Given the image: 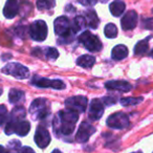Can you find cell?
<instances>
[{
	"label": "cell",
	"mask_w": 153,
	"mask_h": 153,
	"mask_svg": "<svg viewBox=\"0 0 153 153\" xmlns=\"http://www.w3.org/2000/svg\"><path fill=\"white\" fill-rule=\"evenodd\" d=\"M79 119V113L70 109L61 110L53 119V129L56 133L70 135L74 132Z\"/></svg>",
	"instance_id": "1"
},
{
	"label": "cell",
	"mask_w": 153,
	"mask_h": 153,
	"mask_svg": "<svg viewBox=\"0 0 153 153\" xmlns=\"http://www.w3.org/2000/svg\"><path fill=\"white\" fill-rule=\"evenodd\" d=\"M30 113L34 120L45 119L49 114V104L46 99L39 98L33 101L30 106Z\"/></svg>",
	"instance_id": "2"
},
{
	"label": "cell",
	"mask_w": 153,
	"mask_h": 153,
	"mask_svg": "<svg viewBox=\"0 0 153 153\" xmlns=\"http://www.w3.org/2000/svg\"><path fill=\"white\" fill-rule=\"evenodd\" d=\"M53 30L57 36L63 37V38H68L72 36V23L67 17L61 16L58 17L53 22Z\"/></svg>",
	"instance_id": "3"
},
{
	"label": "cell",
	"mask_w": 153,
	"mask_h": 153,
	"mask_svg": "<svg viewBox=\"0 0 153 153\" xmlns=\"http://www.w3.org/2000/svg\"><path fill=\"white\" fill-rule=\"evenodd\" d=\"M79 41L89 51H100L102 49V43H101L100 39L88 30H85L80 35Z\"/></svg>",
	"instance_id": "4"
},
{
	"label": "cell",
	"mask_w": 153,
	"mask_h": 153,
	"mask_svg": "<svg viewBox=\"0 0 153 153\" xmlns=\"http://www.w3.org/2000/svg\"><path fill=\"white\" fill-rule=\"evenodd\" d=\"M47 33H48L47 24L43 20H37L30 24V35L33 40L38 41V42L44 41L47 37Z\"/></svg>",
	"instance_id": "5"
},
{
	"label": "cell",
	"mask_w": 153,
	"mask_h": 153,
	"mask_svg": "<svg viewBox=\"0 0 153 153\" xmlns=\"http://www.w3.org/2000/svg\"><path fill=\"white\" fill-rule=\"evenodd\" d=\"M2 72L5 74L13 76L16 79H26L30 74L27 67L20 63H9L2 68Z\"/></svg>",
	"instance_id": "6"
},
{
	"label": "cell",
	"mask_w": 153,
	"mask_h": 153,
	"mask_svg": "<svg viewBox=\"0 0 153 153\" xmlns=\"http://www.w3.org/2000/svg\"><path fill=\"white\" fill-rule=\"evenodd\" d=\"M26 115V111L25 109L22 106L20 107H16L13 109L11 115H10V121L7 124V127L4 129V132L7 135H11L14 133V130H15V126L17 125L19 122L23 121V119Z\"/></svg>",
	"instance_id": "7"
},
{
	"label": "cell",
	"mask_w": 153,
	"mask_h": 153,
	"mask_svg": "<svg viewBox=\"0 0 153 153\" xmlns=\"http://www.w3.org/2000/svg\"><path fill=\"white\" fill-rule=\"evenodd\" d=\"M33 85L37 86V87L41 88H53V89H64L66 87L65 83L61 80H49L45 79V78H40V76H34L30 81Z\"/></svg>",
	"instance_id": "8"
},
{
	"label": "cell",
	"mask_w": 153,
	"mask_h": 153,
	"mask_svg": "<svg viewBox=\"0 0 153 153\" xmlns=\"http://www.w3.org/2000/svg\"><path fill=\"white\" fill-rule=\"evenodd\" d=\"M106 124L108 127L113 129H124L129 126V117L123 112H115L109 115Z\"/></svg>",
	"instance_id": "9"
},
{
	"label": "cell",
	"mask_w": 153,
	"mask_h": 153,
	"mask_svg": "<svg viewBox=\"0 0 153 153\" xmlns=\"http://www.w3.org/2000/svg\"><path fill=\"white\" fill-rule=\"evenodd\" d=\"M65 105L68 109L76 112H84L87 107V98L83 96H76L68 98L65 101Z\"/></svg>",
	"instance_id": "10"
},
{
	"label": "cell",
	"mask_w": 153,
	"mask_h": 153,
	"mask_svg": "<svg viewBox=\"0 0 153 153\" xmlns=\"http://www.w3.org/2000/svg\"><path fill=\"white\" fill-rule=\"evenodd\" d=\"M35 143L37 144V146L41 149L46 148L51 143V135L49 132L44 126H38L35 133Z\"/></svg>",
	"instance_id": "11"
},
{
	"label": "cell",
	"mask_w": 153,
	"mask_h": 153,
	"mask_svg": "<svg viewBox=\"0 0 153 153\" xmlns=\"http://www.w3.org/2000/svg\"><path fill=\"white\" fill-rule=\"evenodd\" d=\"M94 132H96V128L87 122H84L80 125L79 130L76 132V140L78 143H86L89 140L90 135Z\"/></svg>",
	"instance_id": "12"
},
{
	"label": "cell",
	"mask_w": 153,
	"mask_h": 153,
	"mask_svg": "<svg viewBox=\"0 0 153 153\" xmlns=\"http://www.w3.org/2000/svg\"><path fill=\"white\" fill-rule=\"evenodd\" d=\"M137 23V13L135 11H129L124 15L121 20V25L124 30H133Z\"/></svg>",
	"instance_id": "13"
},
{
	"label": "cell",
	"mask_w": 153,
	"mask_h": 153,
	"mask_svg": "<svg viewBox=\"0 0 153 153\" xmlns=\"http://www.w3.org/2000/svg\"><path fill=\"white\" fill-rule=\"evenodd\" d=\"M104 113V105L103 102L99 99H94L90 103L89 107V117L94 121H98Z\"/></svg>",
	"instance_id": "14"
},
{
	"label": "cell",
	"mask_w": 153,
	"mask_h": 153,
	"mask_svg": "<svg viewBox=\"0 0 153 153\" xmlns=\"http://www.w3.org/2000/svg\"><path fill=\"white\" fill-rule=\"evenodd\" d=\"M105 87L108 90H119V91L127 92L130 91L132 88V86L130 85V83L126 81H108L105 83Z\"/></svg>",
	"instance_id": "15"
},
{
	"label": "cell",
	"mask_w": 153,
	"mask_h": 153,
	"mask_svg": "<svg viewBox=\"0 0 153 153\" xmlns=\"http://www.w3.org/2000/svg\"><path fill=\"white\" fill-rule=\"evenodd\" d=\"M19 11V4L17 0H7L3 9V15L7 19H13Z\"/></svg>",
	"instance_id": "16"
},
{
	"label": "cell",
	"mask_w": 153,
	"mask_h": 153,
	"mask_svg": "<svg viewBox=\"0 0 153 153\" xmlns=\"http://www.w3.org/2000/svg\"><path fill=\"white\" fill-rule=\"evenodd\" d=\"M128 56V48L123 44H119L117 46L113 47L112 51H111V58L115 61H120V60L125 59Z\"/></svg>",
	"instance_id": "17"
},
{
	"label": "cell",
	"mask_w": 153,
	"mask_h": 153,
	"mask_svg": "<svg viewBox=\"0 0 153 153\" xmlns=\"http://www.w3.org/2000/svg\"><path fill=\"white\" fill-rule=\"evenodd\" d=\"M152 38V36L147 37L144 40H140L137 42V44L134 46V55L135 56H140L144 55L145 53H147L149 49V40Z\"/></svg>",
	"instance_id": "18"
},
{
	"label": "cell",
	"mask_w": 153,
	"mask_h": 153,
	"mask_svg": "<svg viewBox=\"0 0 153 153\" xmlns=\"http://www.w3.org/2000/svg\"><path fill=\"white\" fill-rule=\"evenodd\" d=\"M94 63H96V58L90 55H83L76 59V65L81 66V67L90 68L94 66Z\"/></svg>",
	"instance_id": "19"
},
{
	"label": "cell",
	"mask_w": 153,
	"mask_h": 153,
	"mask_svg": "<svg viewBox=\"0 0 153 153\" xmlns=\"http://www.w3.org/2000/svg\"><path fill=\"white\" fill-rule=\"evenodd\" d=\"M85 20H86V23L88 24V26L91 28H97L100 23V20L98 18V15L94 11L92 10H89V11L86 12L85 14Z\"/></svg>",
	"instance_id": "20"
},
{
	"label": "cell",
	"mask_w": 153,
	"mask_h": 153,
	"mask_svg": "<svg viewBox=\"0 0 153 153\" xmlns=\"http://www.w3.org/2000/svg\"><path fill=\"white\" fill-rule=\"evenodd\" d=\"M125 3L123 1H113L112 3H110L109 5V10H110V13L112 14L115 17H119L125 11Z\"/></svg>",
	"instance_id": "21"
},
{
	"label": "cell",
	"mask_w": 153,
	"mask_h": 153,
	"mask_svg": "<svg viewBox=\"0 0 153 153\" xmlns=\"http://www.w3.org/2000/svg\"><path fill=\"white\" fill-rule=\"evenodd\" d=\"M30 130V124L27 121H21L15 126L14 133H17L20 136H25Z\"/></svg>",
	"instance_id": "22"
},
{
	"label": "cell",
	"mask_w": 153,
	"mask_h": 153,
	"mask_svg": "<svg viewBox=\"0 0 153 153\" xmlns=\"http://www.w3.org/2000/svg\"><path fill=\"white\" fill-rule=\"evenodd\" d=\"M9 100L12 104H17L19 102H22L24 100V91L20 89H13L10 90V94H9Z\"/></svg>",
	"instance_id": "23"
},
{
	"label": "cell",
	"mask_w": 153,
	"mask_h": 153,
	"mask_svg": "<svg viewBox=\"0 0 153 153\" xmlns=\"http://www.w3.org/2000/svg\"><path fill=\"white\" fill-rule=\"evenodd\" d=\"M71 23H72V32H74V34H76L80 30H82L83 26L86 25V20L82 16H78V17H76L72 20Z\"/></svg>",
	"instance_id": "24"
},
{
	"label": "cell",
	"mask_w": 153,
	"mask_h": 153,
	"mask_svg": "<svg viewBox=\"0 0 153 153\" xmlns=\"http://www.w3.org/2000/svg\"><path fill=\"white\" fill-rule=\"evenodd\" d=\"M56 0H37V7L41 11H46L55 7Z\"/></svg>",
	"instance_id": "25"
},
{
	"label": "cell",
	"mask_w": 153,
	"mask_h": 153,
	"mask_svg": "<svg viewBox=\"0 0 153 153\" xmlns=\"http://www.w3.org/2000/svg\"><path fill=\"white\" fill-rule=\"evenodd\" d=\"M104 34L107 38L113 39L117 36V27L115 26V24L113 23H108L104 28Z\"/></svg>",
	"instance_id": "26"
},
{
	"label": "cell",
	"mask_w": 153,
	"mask_h": 153,
	"mask_svg": "<svg viewBox=\"0 0 153 153\" xmlns=\"http://www.w3.org/2000/svg\"><path fill=\"white\" fill-rule=\"evenodd\" d=\"M143 100H144L143 97H138V98H133V97H131V98H122L120 102H121V104L123 105V106H133V105L140 104Z\"/></svg>",
	"instance_id": "27"
},
{
	"label": "cell",
	"mask_w": 153,
	"mask_h": 153,
	"mask_svg": "<svg viewBox=\"0 0 153 153\" xmlns=\"http://www.w3.org/2000/svg\"><path fill=\"white\" fill-rule=\"evenodd\" d=\"M45 53V57L49 60H56L58 57H59V53L56 48L53 47H47V48L44 49Z\"/></svg>",
	"instance_id": "28"
},
{
	"label": "cell",
	"mask_w": 153,
	"mask_h": 153,
	"mask_svg": "<svg viewBox=\"0 0 153 153\" xmlns=\"http://www.w3.org/2000/svg\"><path fill=\"white\" fill-rule=\"evenodd\" d=\"M20 147V142L19 140H12L9 143V147H7V150L5 151V153H18V148Z\"/></svg>",
	"instance_id": "29"
},
{
	"label": "cell",
	"mask_w": 153,
	"mask_h": 153,
	"mask_svg": "<svg viewBox=\"0 0 153 153\" xmlns=\"http://www.w3.org/2000/svg\"><path fill=\"white\" fill-rule=\"evenodd\" d=\"M7 117V109L4 105H0V125H2L5 122Z\"/></svg>",
	"instance_id": "30"
},
{
	"label": "cell",
	"mask_w": 153,
	"mask_h": 153,
	"mask_svg": "<svg viewBox=\"0 0 153 153\" xmlns=\"http://www.w3.org/2000/svg\"><path fill=\"white\" fill-rule=\"evenodd\" d=\"M143 26L146 30H153V18H148V19L143 20Z\"/></svg>",
	"instance_id": "31"
},
{
	"label": "cell",
	"mask_w": 153,
	"mask_h": 153,
	"mask_svg": "<svg viewBox=\"0 0 153 153\" xmlns=\"http://www.w3.org/2000/svg\"><path fill=\"white\" fill-rule=\"evenodd\" d=\"M78 1L84 7H92L98 2V0H78Z\"/></svg>",
	"instance_id": "32"
},
{
	"label": "cell",
	"mask_w": 153,
	"mask_h": 153,
	"mask_svg": "<svg viewBox=\"0 0 153 153\" xmlns=\"http://www.w3.org/2000/svg\"><path fill=\"white\" fill-rule=\"evenodd\" d=\"M18 153H35V151L30 147H22L21 149H19Z\"/></svg>",
	"instance_id": "33"
},
{
	"label": "cell",
	"mask_w": 153,
	"mask_h": 153,
	"mask_svg": "<svg viewBox=\"0 0 153 153\" xmlns=\"http://www.w3.org/2000/svg\"><path fill=\"white\" fill-rule=\"evenodd\" d=\"M102 102H103V104H106V105H113L115 103V101H114V99H112V98H103Z\"/></svg>",
	"instance_id": "34"
},
{
	"label": "cell",
	"mask_w": 153,
	"mask_h": 153,
	"mask_svg": "<svg viewBox=\"0 0 153 153\" xmlns=\"http://www.w3.org/2000/svg\"><path fill=\"white\" fill-rule=\"evenodd\" d=\"M51 153H62V152H61L60 150H58V149H55V150H53Z\"/></svg>",
	"instance_id": "35"
},
{
	"label": "cell",
	"mask_w": 153,
	"mask_h": 153,
	"mask_svg": "<svg viewBox=\"0 0 153 153\" xmlns=\"http://www.w3.org/2000/svg\"><path fill=\"white\" fill-rule=\"evenodd\" d=\"M4 152V148L2 146H0V153H3Z\"/></svg>",
	"instance_id": "36"
},
{
	"label": "cell",
	"mask_w": 153,
	"mask_h": 153,
	"mask_svg": "<svg viewBox=\"0 0 153 153\" xmlns=\"http://www.w3.org/2000/svg\"><path fill=\"white\" fill-rule=\"evenodd\" d=\"M149 56H150L151 58H153V49L151 51V53H150V55H149Z\"/></svg>",
	"instance_id": "37"
},
{
	"label": "cell",
	"mask_w": 153,
	"mask_h": 153,
	"mask_svg": "<svg viewBox=\"0 0 153 153\" xmlns=\"http://www.w3.org/2000/svg\"><path fill=\"white\" fill-rule=\"evenodd\" d=\"M2 94V90H1V88H0V96Z\"/></svg>",
	"instance_id": "38"
},
{
	"label": "cell",
	"mask_w": 153,
	"mask_h": 153,
	"mask_svg": "<svg viewBox=\"0 0 153 153\" xmlns=\"http://www.w3.org/2000/svg\"><path fill=\"white\" fill-rule=\"evenodd\" d=\"M132 153H142V152H132Z\"/></svg>",
	"instance_id": "39"
},
{
	"label": "cell",
	"mask_w": 153,
	"mask_h": 153,
	"mask_svg": "<svg viewBox=\"0 0 153 153\" xmlns=\"http://www.w3.org/2000/svg\"><path fill=\"white\" fill-rule=\"evenodd\" d=\"M152 12H153V10H152Z\"/></svg>",
	"instance_id": "40"
}]
</instances>
